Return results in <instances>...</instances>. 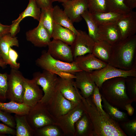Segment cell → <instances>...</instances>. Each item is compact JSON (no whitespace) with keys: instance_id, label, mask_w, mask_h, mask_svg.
Segmentation results:
<instances>
[{"instance_id":"41","label":"cell","mask_w":136,"mask_h":136,"mask_svg":"<svg viewBox=\"0 0 136 136\" xmlns=\"http://www.w3.org/2000/svg\"><path fill=\"white\" fill-rule=\"evenodd\" d=\"M18 56L17 52L10 47L8 52V64L10 65L11 69L18 70L19 68L20 64L17 61Z\"/></svg>"},{"instance_id":"18","label":"cell","mask_w":136,"mask_h":136,"mask_svg":"<svg viewBox=\"0 0 136 136\" xmlns=\"http://www.w3.org/2000/svg\"><path fill=\"white\" fill-rule=\"evenodd\" d=\"M75 84L80 89L82 96L85 98H89L92 94L96 86L90 73L82 71L76 73Z\"/></svg>"},{"instance_id":"5","label":"cell","mask_w":136,"mask_h":136,"mask_svg":"<svg viewBox=\"0 0 136 136\" xmlns=\"http://www.w3.org/2000/svg\"><path fill=\"white\" fill-rule=\"evenodd\" d=\"M42 88L44 94L39 101L47 105L51 101L56 90L58 77L56 74L43 70L42 72H37L33 74L32 79Z\"/></svg>"},{"instance_id":"33","label":"cell","mask_w":136,"mask_h":136,"mask_svg":"<svg viewBox=\"0 0 136 136\" xmlns=\"http://www.w3.org/2000/svg\"><path fill=\"white\" fill-rule=\"evenodd\" d=\"M107 12L127 14L131 11L125 5L124 0H104Z\"/></svg>"},{"instance_id":"19","label":"cell","mask_w":136,"mask_h":136,"mask_svg":"<svg viewBox=\"0 0 136 136\" xmlns=\"http://www.w3.org/2000/svg\"><path fill=\"white\" fill-rule=\"evenodd\" d=\"M74 61L81 71L89 73L101 69L108 64L98 59L92 53L78 56L74 59Z\"/></svg>"},{"instance_id":"32","label":"cell","mask_w":136,"mask_h":136,"mask_svg":"<svg viewBox=\"0 0 136 136\" xmlns=\"http://www.w3.org/2000/svg\"><path fill=\"white\" fill-rule=\"evenodd\" d=\"M53 9V8L46 9H41L40 20L51 38L54 23Z\"/></svg>"},{"instance_id":"50","label":"cell","mask_w":136,"mask_h":136,"mask_svg":"<svg viewBox=\"0 0 136 136\" xmlns=\"http://www.w3.org/2000/svg\"><path fill=\"white\" fill-rule=\"evenodd\" d=\"M2 59V55H1V51H0V59Z\"/></svg>"},{"instance_id":"13","label":"cell","mask_w":136,"mask_h":136,"mask_svg":"<svg viewBox=\"0 0 136 136\" xmlns=\"http://www.w3.org/2000/svg\"><path fill=\"white\" fill-rule=\"evenodd\" d=\"M23 103L29 107L35 105L43 96V90L32 79L25 78Z\"/></svg>"},{"instance_id":"10","label":"cell","mask_w":136,"mask_h":136,"mask_svg":"<svg viewBox=\"0 0 136 136\" xmlns=\"http://www.w3.org/2000/svg\"><path fill=\"white\" fill-rule=\"evenodd\" d=\"M77 31L75 39L70 46L74 60L78 56L92 53L95 43L85 31Z\"/></svg>"},{"instance_id":"36","label":"cell","mask_w":136,"mask_h":136,"mask_svg":"<svg viewBox=\"0 0 136 136\" xmlns=\"http://www.w3.org/2000/svg\"><path fill=\"white\" fill-rule=\"evenodd\" d=\"M88 10L91 13L96 12H107L104 0H86Z\"/></svg>"},{"instance_id":"40","label":"cell","mask_w":136,"mask_h":136,"mask_svg":"<svg viewBox=\"0 0 136 136\" xmlns=\"http://www.w3.org/2000/svg\"><path fill=\"white\" fill-rule=\"evenodd\" d=\"M0 121L11 128H15L16 122L14 117L11 113L0 109Z\"/></svg>"},{"instance_id":"44","label":"cell","mask_w":136,"mask_h":136,"mask_svg":"<svg viewBox=\"0 0 136 136\" xmlns=\"http://www.w3.org/2000/svg\"><path fill=\"white\" fill-rule=\"evenodd\" d=\"M56 74L59 77L65 79H75L76 77L75 74L66 72H61L57 73Z\"/></svg>"},{"instance_id":"23","label":"cell","mask_w":136,"mask_h":136,"mask_svg":"<svg viewBox=\"0 0 136 136\" xmlns=\"http://www.w3.org/2000/svg\"><path fill=\"white\" fill-rule=\"evenodd\" d=\"M76 35L71 30L54 22L51 38L59 40L71 46L74 41Z\"/></svg>"},{"instance_id":"30","label":"cell","mask_w":136,"mask_h":136,"mask_svg":"<svg viewBox=\"0 0 136 136\" xmlns=\"http://www.w3.org/2000/svg\"><path fill=\"white\" fill-rule=\"evenodd\" d=\"M30 107L23 103L13 101L5 103L0 102V109L6 112L17 114H27Z\"/></svg>"},{"instance_id":"43","label":"cell","mask_w":136,"mask_h":136,"mask_svg":"<svg viewBox=\"0 0 136 136\" xmlns=\"http://www.w3.org/2000/svg\"><path fill=\"white\" fill-rule=\"evenodd\" d=\"M37 3L41 9H46L53 8L52 0H36Z\"/></svg>"},{"instance_id":"26","label":"cell","mask_w":136,"mask_h":136,"mask_svg":"<svg viewBox=\"0 0 136 136\" xmlns=\"http://www.w3.org/2000/svg\"><path fill=\"white\" fill-rule=\"evenodd\" d=\"M53 14L54 22L56 24L67 28L72 31L76 35L77 30L64 11L58 5L53 7Z\"/></svg>"},{"instance_id":"2","label":"cell","mask_w":136,"mask_h":136,"mask_svg":"<svg viewBox=\"0 0 136 136\" xmlns=\"http://www.w3.org/2000/svg\"><path fill=\"white\" fill-rule=\"evenodd\" d=\"M136 35L112 45V52L108 64L124 70L136 69Z\"/></svg>"},{"instance_id":"11","label":"cell","mask_w":136,"mask_h":136,"mask_svg":"<svg viewBox=\"0 0 136 136\" xmlns=\"http://www.w3.org/2000/svg\"><path fill=\"white\" fill-rule=\"evenodd\" d=\"M46 106L50 113L56 119L68 113L77 105L64 98L56 90L51 101Z\"/></svg>"},{"instance_id":"28","label":"cell","mask_w":136,"mask_h":136,"mask_svg":"<svg viewBox=\"0 0 136 136\" xmlns=\"http://www.w3.org/2000/svg\"><path fill=\"white\" fill-rule=\"evenodd\" d=\"M19 46L17 38L11 36L10 33L0 37V51L2 59L8 64V52L10 47Z\"/></svg>"},{"instance_id":"29","label":"cell","mask_w":136,"mask_h":136,"mask_svg":"<svg viewBox=\"0 0 136 136\" xmlns=\"http://www.w3.org/2000/svg\"><path fill=\"white\" fill-rule=\"evenodd\" d=\"M103 109L109 117L119 123L128 119L127 114L109 103L101 96Z\"/></svg>"},{"instance_id":"25","label":"cell","mask_w":136,"mask_h":136,"mask_svg":"<svg viewBox=\"0 0 136 136\" xmlns=\"http://www.w3.org/2000/svg\"><path fill=\"white\" fill-rule=\"evenodd\" d=\"M112 45L103 41L95 42L92 54L96 57L108 64L112 52Z\"/></svg>"},{"instance_id":"46","label":"cell","mask_w":136,"mask_h":136,"mask_svg":"<svg viewBox=\"0 0 136 136\" xmlns=\"http://www.w3.org/2000/svg\"><path fill=\"white\" fill-rule=\"evenodd\" d=\"M126 6L130 10L136 7V0H124Z\"/></svg>"},{"instance_id":"15","label":"cell","mask_w":136,"mask_h":136,"mask_svg":"<svg viewBox=\"0 0 136 136\" xmlns=\"http://www.w3.org/2000/svg\"><path fill=\"white\" fill-rule=\"evenodd\" d=\"M62 5L73 24L81 21L82 19L81 15L88 10L86 0H70L62 3Z\"/></svg>"},{"instance_id":"39","label":"cell","mask_w":136,"mask_h":136,"mask_svg":"<svg viewBox=\"0 0 136 136\" xmlns=\"http://www.w3.org/2000/svg\"><path fill=\"white\" fill-rule=\"evenodd\" d=\"M8 74L0 73V102H4L7 99L6 93L7 87Z\"/></svg>"},{"instance_id":"27","label":"cell","mask_w":136,"mask_h":136,"mask_svg":"<svg viewBox=\"0 0 136 136\" xmlns=\"http://www.w3.org/2000/svg\"><path fill=\"white\" fill-rule=\"evenodd\" d=\"M91 14L98 26L116 22L127 14L113 12H96Z\"/></svg>"},{"instance_id":"14","label":"cell","mask_w":136,"mask_h":136,"mask_svg":"<svg viewBox=\"0 0 136 136\" xmlns=\"http://www.w3.org/2000/svg\"><path fill=\"white\" fill-rule=\"evenodd\" d=\"M56 89L64 98L76 105L82 101L81 95L75 86L73 79H65L58 77Z\"/></svg>"},{"instance_id":"49","label":"cell","mask_w":136,"mask_h":136,"mask_svg":"<svg viewBox=\"0 0 136 136\" xmlns=\"http://www.w3.org/2000/svg\"><path fill=\"white\" fill-rule=\"evenodd\" d=\"M70 0H52V2H59L63 3Z\"/></svg>"},{"instance_id":"42","label":"cell","mask_w":136,"mask_h":136,"mask_svg":"<svg viewBox=\"0 0 136 136\" xmlns=\"http://www.w3.org/2000/svg\"><path fill=\"white\" fill-rule=\"evenodd\" d=\"M16 130L4 124L0 123V135L6 134L16 135Z\"/></svg>"},{"instance_id":"31","label":"cell","mask_w":136,"mask_h":136,"mask_svg":"<svg viewBox=\"0 0 136 136\" xmlns=\"http://www.w3.org/2000/svg\"><path fill=\"white\" fill-rule=\"evenodd\" d=\"M81 16L87 24L89 36L95 42L99 40L98 34V26L93 19L91 13L87 10L84 12Z\"/></svg>"},{"instance_id":"48","label":"cell","mask_w":136,"mask_h":136,"mask_svg":"<svg viewBox=\"0 0 136 136\" xmlns=\"http://www.w3.org/2000/svg\"><path fill=\"white\" fill-rule=\"evenodd\" d=\"M7 65L6 62L3 59H0V66L3 68H5Z\"/></svg>"},{"instance_id":"4","label":"cell","mask_w":136,"mask_h":136,"mask_svg":"<svg viewBox=\"0 0 136 136\" xmlns=\"http://www.w3.org/2000/svg\"><path fill=\"white\" fill-rule=\"evenodd\" d=\"M36 65L43 70L55 74L65 72L73 74L81 71L75 62L69 63L61 61L52 57L46 51H43L35 61Z\"/></svg>"},{"instance_id":"47","label":"cell","mask_w":136,"mask_h":136,"mask_svg":"<svg viewBox=\"0 0 136 136\" xmlns=\"http://www.w3.org/2000/svg\"><path fill=\"white\" fill-rule=\"evenodd\" d=\"M131 104L126 105L125 107L124 110L127 112L128 115L130 116H132L133 114L134 111V108Z\"/></svg>"},{"instance_id":"45","label":"cell","mask_w":136,"mask_h":136,"mask_svg":"<svg viewBox=\"0 0 136 136\" xmlns=\"http://www.w3.org/2000/svg\"><path fill=\"white\" fill-rule=\"evenodd\" d=\"M11 25H4L0 22V37L10 33Z\"/></svg>"},{"instance_id":"24","label":"cell","mask_w":136,"mask_h":136,"mask_svg":"<svg viewBox=\"0 0 136 136\" xmlns=\"http://www.w3.org/2000/svg\"><path fill=\"white\" fill-rule=\"evenodd\" d=\"M16 136H35V131L31 127L26 115L15 114Z\"/></svg>"},{"instance_id":"3","label":"cell","mask_w":136,"mask_h":136,"mask_svg":"<svg viewBox=\"0 0 136 136\" xmlns=\"http://www.w3.org/2000/svg\"><path fill=\"white\" fill-rule=\"evenodd\" d=\"M99 88L101 96L110 104L119 109L124 110L126 105L133 102L126 92L125 77H117L107 80Z\"/></svg>"},{"instance_id":"7","label":"cell","mask_w":136,"mask_h":136,"mask_svg":"<svg viewBox=\"0 0 136 136\" xmlns=\"http://www.w3.org/2000/svg\"><path fill=\"white\" fill-rule=\"evenodd\" d=\"M82 101L64 115L56 119L55 125L61 130L64 135L75 136V124L85 112Z\"/></svg>"},{"instance_id":"20","label":"cell","mask_w":136,"mask_h":136,"mask_svg":"<svg viewBox=\"0 0 136 136\" xmlns=\"http://www.w3.org/2000/svg\"><path fill=\"white\" fill-rule=\"evenodd\" d=\"M120 30L121 40L135 35L136 12L131 11L116 22Z\"/></svg>"},{"instance_id":"35","label":"cell","mask_w":136,"mask_h":136,"mask_svg":"<svg viewBox=\"0 0 136 136\" xmlns=\"http://www.w3.org/2000/svg\"><path fill=\"white\" fill-rule=\"evenodd\" d=\"M125 84L126 92L130 99L133 102L136 101V77L129 76L125 78Z\"/></svg>"},{"instance_id":"9","label":"cell","mask_w":136,"mask_h":136,"mask_svg":"<svg viewBox=\"0 0 136 136\" xmlns=\"http://www.w3.org/2000/svg\"><path fill=\"white\" fill-rule=\"evenodd\" d=\"M90 74L96 85L99 88L105 81L112 78L129 76L136 77V69L124 70L108 64L106 66L92 71Z\"/></svg>"},{"instance_id":"17","label":"cell","mask_w":136,"mask_h":136,"mask_svg":"<svg viewBox=\"0 0 136 136\" xmlns=\"http://www.w3.org/2000/svg\"><path fill=\"white\" fill-rule=\"evenodd\" d=\"M27 40L37 47H45L48 46L51 38L40 20L38 26L26 33Z\"/></svg>"},{"instance_id":"38","label":"cell","mask_w":136,"mask_h":136,"mask_svg":"<svg viewBox=\"0 0 136 136\" xmlns=\"http://www.w3.org/2000/svg\"><path fill=\"white\" fill-rule=\"evenodd\" d=\"M90 97L98 111L104 115L109 116L103 109L101 103V96L99 87L97 86H96Z\"/></svg>"},{"instance_id":"6","label":"cell","mask_w":136,"mask_h":136,"mask_svg":"<svg viewBox=\"0 0 136 136\" xmlns=\"http://www.w3.org/2000/svg\"><path fill=\"white\" fill-rule=\"evenodd\" d=\"M26 116L29 124L35 131L47 125H55L56 119L50 113L47 106L40 102L30 107Z\"/></svg>"},{"instance_id":"34","label":"cell","mask_w":136,"mask_h":136,"mask_svg":"<svg viewBox=\"0 0 136 136\" xmlns=\"http://www.w3.org/2000/svg\"><path fill=\"white\" fill-rule=\"evenodd\" d=\"M64 135L61 129L56 125H49L35 130V136H62Z\"/></svg>"},{"instance_id":"16","label":"cell","mask_w":136,"mask_h":136,"mask_svg":"<svg viewBox=\"0 0 136 136\" xmlns=\"http://www.w3.org/2000/svg\"><path fill=\"white\" fill-rule=\"evenodd\" d=\"M28 5L25 10L19 14L18 17L12 21L10 33L11 36L15 37L19 31V24L24 18L28 16L33 17L39 22L41 14V10L36 0H29Z\"/></svg>"},{"instance_id":"1","label":"cell","mask_w":136,"mask_h":136,"mask_svg":"<svg viewBox=\"0 0 136 136\" xmlns=\"http://www.w3.org/2000/svg\"><path fill=\"white\" fill-rule=\"evenodd\" d=\"M81 98L93 125L96 136H127L119 123L99 112L90 97Z\"/></svg>"},{"instance_id":"37","label":"cell","mask_w":136,"mask_h":136,"mask_svg":"<svg viewBox=\"0 0 136 136\" xmlns=\"http://www.w3.org/2000/svg\"><path fill=\"white\" fill-rule=\"evenodd\" d=\"M120 125L126 134L135 136L136 134V119L128 120L119 123Z\"/></svg>"},{"instance_id":"8","label":"cell","mask_w":136,"mask_h":136,"mask_svg":"<svg viewBox=\"0 0 136 136\" xmlns=\"http://www.w3.org/2000/svg\"><path fill=\"white\" fill-rule=\"evenodd\" d=\"M24 78L18 70L11 69L8 76L7 99L17 103H23Z\"/></svg>"},{"instance_id":"21","label":"cell","mask_w":136,"mask_h":136,"mask_svg":"<svg viewBox=\"0 0 136 136\" xmlns=\"http://www.w3.org/2000/svg\"><path fill=\"white\" fill-rule=\"evenodd\" d=\"M99 40L106 42L112 45L121 40L119 28L116 22L98 26Z\"/></svg>"},{"instance_id":"12","label":"cell","mask_w":136,"mask_h":136,"mask_svg":"<svg viewBox=\"0 0 136 136\" xmlns=\"http://www.w3.org/2000/svg\"><path fill=\"white\" fill-rule=\"evenodd\" d=\"M47 51L54 58L71 63L74 61L70 46L58 40L53 39L48 44Z\"/></svg>"},{"instance_id":"22","label":"cell","mask_w":136,"mask_h":136,"mask_svg":"<svg viewBox=\"0 0 136 136\" xmlns=\"http://www.w3.org/2000/svg\"><path fill=\"white\" fill-rule=\"evenodd\" d=\"M75 129V136H96L93 125L86 111L76 123Z\"/></svg>"}]
</instances>
